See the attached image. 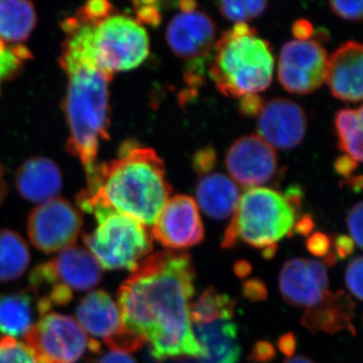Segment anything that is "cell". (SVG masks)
<instances>
[{
    "instance_id": "cell-1",
    "label": "cell",
    "mask_w": 363,
    "mask_h": 363,
    "mask_svg": "<svg viewBox=\"0 0 363 363\" xmlns=\"http://www.w3.org/2000/svg\"><path fill=\"white\" fill-rule=\"evenodd\" d=\"M194 281L190 255L162 252L145 257L119 289L124 326L150 344L157 362L199 359L206 353L191 322Z\"/></svg>"
},
{
    "instance_id": "cell-2",
    "label": "cell",
    "mask_w": 363,
    "mask_h": 363,
    "mask_svg": "<svg viewBox=\"0 0 363 363\" xmlns=\"http://www.w3.org/2000/svg\"><path fill=\"white\" fill-rule=\"evenodd\" d=\"M171 193L164 162L156 150L128 142L116 159L98 164L94 179L79 194L77 204L84 212L94 206L111 208L152 226Z\"/></svg>"
},
{
    "instance_id": "cell-3",
    "label": "cell",
    "mask_w": 363,
    "mask_h": 363,
    "mask_svg": "<svg viewBox=\"0 0 363 363\" xmlns=\"http://www.w3.org/2000/svg\"><path fill=\"white\" fill-rule=\"evenodd\" d=\"M61 65L68 76L65 100L70 130L68 147L82 162L88 186L96 173L99 143L108 138V85L113 76L66 54H62Z\"/></svg>"
},
{
    "instance_id": "cell-4",
    "label": "cell",
    "mask_w": 363,
    "mask_h": 363,
    "mask_svg": "<svg viewBox=\"0 0 363 363\" xmlns=\"http://www.w3.org/2000/svg\"><path fill=\"white\" fill-rule=\"evenodd\" d=\"M67 33L63 54L92 64L113 76L133 70L149 56L150 39L138 21L109 14L88 21L75 16L64 23Z\"/></svg>"
},
{
    "instance_id": "cell-5",
    "label": "cell",
    "mask_w": 363,
    "mask_h": 363,
    "mask_svg": "<svg viewBox=\"0 0 363 363\" xmlns=\"http://www.w3.org/2000/svg\"><path fill=\"white\" fill-rule=\"evenodd\" d=\"M301 197L297 188H290L286 195L269 188L247 189L240 196L222 247L233 248L241 240L272 259L279 241L294 233Z\"/></svg>"
},
{
    "instance_id": "cell-6",
    "label": "cell",
    "mask_w": 363,
    "mask_h": 363,
    "mask_svg": "<svg viewBox=\"0 0 363 363\" xmlns=\"http://www.w3.org/2000/svg\"><path fill=\"white\" fill-rule=\"evenodd\" d=\"M274 66L269 43L247 23H236L215 44L210 77L222 94L242 97L267 89Z\"/></svg>"
},
{
    "instance_id": "cell-7",
    "label": "cell",
    "mask_w": 363,
    "mask_h": 363,
    "mask_svg": "<svg viewBox=\"0 0 363 363\" xmlns=\"http://www.w3.org/2000/svg\"><path fill=\"white\" fill-rule=\"evenodd\" d=\"M102 267L85 248L67 247L50 262L40 264L30 277V292L40 316L54 305H67L74 292L90 291L100 283Z\"/></svg>"
},
{
    "instance_id": "cell-8",
    "label": "cell",
    "mask_w": 363,
    "mask_h": 363,
    "mask_svg": "<svg viewBox=\"0 0 363 363\" xmlns=\"http://www.w3.org/2000/svg\"><path fill=\"white\" fill-rule=\"evenodd\" d=\"M88 213L97 225L83 240L101 267L133 272L152 252V235L140 222L107 207L94 206Z\"/></svg>"
},
{
    "instance_id": "cell-9",
    "label": "cell",
    "mask_w": 363,
    "mask_h": 363,
    "mask_svg": "<svg viewBox=\"0 0 363 363\" xmlns=\"http://www.w3.org/2000/svg\"><path fill=\"white\" fill-rule=\"evenodd\" d=\"M23 338L38 363H77L87 351H100L74 318L58 313L40 316Z\"/></svg>"
},
{
    "instance_id": "cell-10",
    "label": "cell",
    "mask_w": 363,
    "mask_h": 363,
    "mask_svg": "<svg viewBox=\"0 0 363 363\" xmlns=\"http://www.w3.org/2000/svg\"><path fill=\"white\" fill-rule=\"evenodd\" d=\"M76 315L84 331L104 339L111 350L133 352L145 344V339L125 328L118 305L104 291L88 294L78 305Z\"/></svg>"
},
{
    "instance_id": "cell-11",
    "label": "cell",
    "mask_w": 363,
    "mask_h": 363,
    "mask_svg": "<svg viewBox=\"0 0 363 363\" xmlns=\"http://www.w3.org/2000/svg\"><path fill=\"white\" fill-rule=\"evenodd\" d=\"M83 218L70 203L55 198L43 203L28 217V238L35 248L52 253L72 247L80 235Z\"/></svg>"
},
{
    "instance_id": "cell-12",
    "label": "cell",
    "mask_w": 363,
    "mask_h": 363,
    "mask_svg": "<svg viewBox=\"0 0 363 363\" xmlns=\"http://www.w3.org/2000/svg\"><path fill=\"white\" fill-rule=\"evenodd\" d=\"M327 63V52L317 40H291L279 52V82L294 94L311 93L325 82Z\"/></svg>"
},
{
    "instance_id": "cell-13",
    "label": "cell",
    "mask_w": 363,
    "mask_h": 363,
    "mask_svg": "<svg viewBox=\"0 0 363 363\" xmlns=\"http://www.w3.org/2000/svg\"><path fill=\"white\" fill-rule=\"evenodd\" d=\"M152 236L172 250H187L202 242L204 226L195 200L186 195L169 198L152 224Z\"/></svg>"
},
{
    "instance_id": "cell-14",
    "label": "cell",
    "mask_w": 363,
    "mask_h": 363,
    "mask_svg": "<svg viewBox=\"0 0 363 363\" xmlns=\"http://www.w3.org/2000/svg\"><path fill=\"white\" fill-rule=\"evenodd\" d=\"M226 168L236 185L252 189L271 180L278 168V157L259 135L243 136L231 145Z\"/></svg>"
},
{
    "instance_id": "cell-15",
    "label": "cell",
    "mask_w": 363,
    "mask_h": 363,
    "mask_svg": "<svg viewBox=\"0 0 363 363\" xmlns=\"http://www.w3.org/2000/svg\"><path fill=\"white\" fill-rule=\"evenodd\" d=\"M257 130L272 149H294L304 140L307 130L304 109L286 98L269 100L259 113Z\"/></svg>"
},
{
    "instance_id": "cell-16",
    "label": "cell",
    "mask_w": 363,
    "mask_h": 363,
    "mask_svg": "<svg viewBox=\"0 0 363 363\" xmlns=\"http://www.w3.org/2000/svg\"><path fill=\"white\" fill-rule=\"evenodd\" d=\"M279 286L286 302L311 309L329 293L326 267L315 259L289 260L279 274Z\"/></svg>"
},
{
    "instance_id": "cell-17",
    "label": "cell",
    "mask_w": 363,
    "mask_h": 363,
    "mask_svg": "<svg viewBox=\"0 0 363 363\" xmlns=\"http://www.w3.org/2000/svg\"><path fill=\"white\" fill-rule=\"evenodd\" d=\"M166 37L177 56L201 64L213 48L216 28L203 11H182L169 21Z\"/></svg>"
},
{
    "instance_id": "cell-18",
    "label": "cell",
    "mask_w": 363,
    "mask_h": 363,
    "mask_svg": "<svg viewBox=\"0 0 363 363\" xmlns=\"http://www.w3.org/2000/svg\"><path fill=\"white\" fill-rule=\"evenodd\" d=\"M363 49L357 42H348L332 54L327 63L326 81L332 94L344 101L362 99Z\"/></svg>"
},
{
    "instance_id": "cell-19",
    "label": "cell",
    "mask_w": 363,
    "mask_h": 363,
    "mask_svg": "<svg viewBox=\"0 0 363 363\" xmlns=\"http://www.w3.org/2000/svg\"><path fill=\"white\" fill-rule=\"evenodd\" d=\"M16 185L26 200L43 204L59 194L63 176L56 162L48 157H35L21 164L16 175Z\"/></svg>"
},
{
    "instance_id": "cell-20",
    "label": "cell",
    "mask_w": 363,
    "mask_h": 363,
    "mask_svg": "<svg viewBox=\"0 0 363 363\" xmlns=\"http://www.w3.org/2000/svg\"><path fill=\"white\" fill-rule=\"evenodd\" d=\"M197 340L205 350L199 359L188 363H238L240 347L238 341V326L233 318H221L207 323L193 324Z\"/></svg>"
},
{
    "instance_id": "cell-21",
    "label": "cell",
    "mask_w": 363,
    "mask_h": 363,
    "mask_svg": "<svg viewBox=\"0 0 363 363\" xmlns=\"http://www.w3.org/2000/svg\"><path fill=\"white\" fill-rule=\"evenodd\" d=\"M355 304L347 294L329 292L322 302L306 310L302 324L312 332L350 330L355 334L352 325Z\"/></svg>"
},
{
    "instance_id": "cell-22",
    "label": "cell",
    "mask_w": 363,
    "mask_h": 363,
    "mask_svg": "<svg viewBox=\"0 0 363 363\" xmlns=\"http://www.w3.org/2000/svg\"><path fill=\"white\" fill-rule=\"evenodd\" d=\"M240 189L221 173L203 177L196 189V204L207 216L224 220L233 215L240 201Z\"/></svg>"
},
{
    "instance_id": "cell-23",
    "label": "cell",
    "mask_w": 363,
    "mask_h": 363,
    "mask_svg": "<svg viewBox=\"0 0 363 363\" xmlns=\"http://www.w3.org/2000/svg\"><path fill=\"white\" fill-rule=\"evenodd\" d=\"M37 21L32 2L23 0H0V42L20 45L28 39Z\"/></svg>"
},
{
    "instance_id": "cell-24",
    "label": "cell",
    "mask_w": 363,
    "mask_h": 363,
    "mask_svg": "<svg viewBox=\"0 0 363 363\" xmlns=\"http://www.w3.org/2000/svg\"><path fill=\"white\" fill-rule=\"evenodd\" d=\"M33 297L28 292L0 296V336L25 337L33 328Z\"/></svg>"
},
{
    "instance_id": "cell-25",
    "label": "cell",
    "mask_w": 363,
    "mask_h": 363,
    "mask_svg": "<svg viewBox=\"0 0 363 363\" xmlns=\"http://www.w3.org/2000/svg\"><path fill=\"white\" fill-rule=\"evenodd\" d=\"M30 260V250L20 234L7 229L0 230V283L21 278Z\"/></svg>"
},
{
    "instance_id": "cell-26",
    "label": "cell",
    "mask_w": 363,
    "mask_h": 363,
    "mask_svg": "<svg viewBox=\"0 0 363 363\" xmlns=\"http://www.w3.org/2000/svg\"><path fill=\"white\" fill-rule=\"evenodd\" d=\"M339 147L355 162L362 161V107L343 109L335 118Z\"/></svg>"
},
{
    "instance_id": "cell-27",
    "label": "cell",
    "mask_w": 363,
    "mask_h": 363,
    "mask_svg": "<svg viewBox=\"0 0 363 363\" xmlns=\"http://www.w3.org/2000/svg\"><path fill=\"white\" fill-rule=\"evenodd\" d=\"M235 302L228 296L208 288L194 303H191L190 317L193 324L207 323L221 318H233Z\"/></svg>"
},
{
    "instance_id": "cell-28",
    "label": "cell",
    "mask_w": 363,
    "mask_h": 363,
    "mask_svg": "<svg viewBox=\"0 0 363 363\" xmlns=\"http://www.w3.org/2000/svg\"><path fill=\"white\" fill-rule=\"evenodd\" d=\"M32 57L23 45H9L0 42V90L6 81L16 75Z\"/></svg>"
},
{
    "instance_id": "cell-29",
    "label": "cell",
    "mask_w": 363,
    "mask_h": 363,
    "mask_svg": "<svg viewBox=\"0 0 363 363\" xmlns=\"http://www.w3.org/2000/svg\"><path fill=\"white\" fill-rule=\"evenodd\" d=\"M0 363H38L33 351L16 339H0Z\"/></svg>"
},
{
    "instance_id": "cell-30",
    "label": "cell",
    "mask_w": 363,
    "mask_h": 363,
    "mask_svg": "<svg viewBox=\"0 0 363 363\" xmlns=\"http://www.w3.org/2000/svg\"><path fill=\"white\" fill-rule=\"evenodd\" d=\"M345 283L348 291L357 300L362 298V257H357L351 260L345 272Z\"/></svg>"
},
{
    "instance_id": "cell-31",
    "label": "cell",
    "mask_w": 363,
    "mask_h": 363,
    "mask_svg": "<svg viewBox=\"0 0 363 363\" xmlns=\"http://www.w3.org/2000/svg\"><path fill=\"white\" fill-rule=\"evenodd\" d=\"M217 6L224 18L234 23H247L250 20L245 1H219Z\"/></svg>"
},
{
    "instance_id": "cell-32",
    "label": "cell",
    "mask_w": 363,
    "mask_h": 363,
    "mask_svg": "<svg viewBox=\"0 0 363 363\" xmlns=\"http://www.w3.org/2000/svg\"><path fill=\"white\" fill-rule=\"evenodd\" d=\"M362 202H358L352 207L347 216L350 238L359 250L362 247Z\"/></svg>"
},
{
    "instance_id": "cell-33",
    "label": "cell",
    "mask_w": 363,
    "mask_h": 363,
    "mask_svg": "<svg viewBox=\"0 0 363 363\" xmlns=\"http://www.w3.org/2000/svg\"><path fill=\"white\" fill-rule=\"evenodd\" d=\"M332 11L338 16L348 21H358L362 18V1H331Z\"/></svg>"
},
{
    "instance_id": "cell-34",
    "label": "cell",
    "mask_w": 363,
    "mask_h": 363,
    "mask_svg": "<svg viewBox=\"0 0 363 363\" xmlns=\"http://www.w3.org/2000/svg\"><path fill=\"white\" fill-rule=\"evenodd\" d=\"M216 161V154L211 147L199 150L193 160L196 173L199 175H209L210 172L214 169Z\"/></svg>"
},
{
    "instance_id": "cell-35",
    "label": "cell",
    "mask_w": 363,
    "mask_h": 363,
    "mask_svg": "<svg viewBox=\"0 0 363 363\" xmlns=\"http://www.w3.org/2000/svg\"><path fill=\"white\" fill-rule=\"evenodd\" d=\"M307 248L315 257H327L332 252L331 238L320 233L312 234L307 241Z\"/></svg>"
},
{
    "instance_id": "cell-36",
    "label": "cell",
    "mask_w": 363,
    "mask_h": 363,
    "mask_svg": "<svg viewBox=\"0 0 363 363\" xmlns=\"http://www.w3.org/2000/svg\"><path fill=\"white\" fill-rule=\"evenodd\" d=\"M334 245V257L336 259H344L352 255L355 250V245L350 236L338 235L332 240Z\"/></svg>"
},
{
    "instance_id": "cell-37",
    "label": "cell",
    "mask_w": 363,
    "mask_h": 363,
    "mask_svg": "<svg viewBox=\"0 0 363 363\" xmlns=\"http://www.w3.org/2000/svg\"><path fill=\"white\" fill-rule=\"evenodd\" d=\"M274 354L276 352L271 343L267 341H259L253 347L250 359L252 362L266 363L271 362Z\"/></svg>"
},
{
    "instance_id": "cell-38",
    "label": "cell",
    "mask_w": 363,
    "mask_h": 363,
    "mask_svg": "<svg viewBox=\"0 0 363 363\" xmlns=\"http://www.w3.org/2000/svg\"><path fill=\"white\" fill-rule=\"evenodd\" d=\"M262 106H264V102L259 94H248L240 97V108L241 113L245 116L259 114Z\"/></svg>"
},
{
    "instance_id": "cell-39",
    "label": "cell",
    "mask_w": 363,
    "mask_h": 363,
    "mask_svg": "<svg viewBox=\"0 0 363 363\" xmlns=\"http://www.w3.org/2000/svg\"><path fill=\"white\" fill-rule=\"evenodd\" d=\"M243 295L252 301L264 300L267 296V286L259 279H250L243 286Z\"/></svg>"
},
{
    "instance_id": "cell-40",
    "label": "cell",
    "mask_w": 363,
    "mask_h": 363,
    "mask_svg": "<svg viewBox=\"0 0 363 363\" xmlns=\"http://www.w3.org/2000/svg\"><path fill=\"white\" fill-rule=\"evenodd\" d=\"M142 7H138V18L143 23L157 25L161 21L156 2H143Z\"/></svg>"
},
{
    "instance_id": "cell-41",
    "label": "cell",
    "mask_w": 363,
    "mask_h": 363,
    "mask_svg": "<svg viewBox=\"0 0 363 363\" xmlns=\"http://www.w3.org/2000/svg\"><path fill=\"white\" fill-rule=\"evenodd\" d=\"M96 363H136L128 353L111 350L98 358Z\"/></svg>"
},
{
    "instance_id": "cell-42",
    "label": "cell",
    "mask_w": 363,
    "mask_h": 363,
    "mask_svg": "<svg viewBox=\"0 0 363 363\" xmlns=\"http://www.w3.org/2000/svg\"><path fill=\"white\" fill-rule=\"evenodd\" d=\"M314 32V28L309 21L306 20L298 21L293 26L294 35L296 37V40H310L311 35Z\"/></svg>"
},
{
    "instance_id": "cell-43",
    "label": "cell",
    "mask_w": 363,
    "mask_h": 363,
    "mask_svg": "<svg viewBox=\"0 0 363 363\" xmlns=\"http://www.w3.org/2000/svg\"><path fill=\"white\" fill-rule=\"evenodd\" d=\"M357 162L348 156H341L335 162V169L338 174L348 178L353 171L357 168Z\"/></svg>"
},
{
    "instance_id": "cell-44",
    "label": "cell",
    "mask_w": 363,
    "mask_h": 363,
    "mask_svg": "<svg viewBox=\"0 0 363 363\" xmlns=\"http://www.w3.org/2000/svg\"><path fill=\"white\" fill-rule=\"evenodd\" d=\"M296 346H297V343H296V338L293 333H286L279 340V350L288 357H293Z\"/></svg>"
},
{
    "instance_id": "cell-45",
    "label": "cell",
    "mask_w": 363,
    "mask_h": 363,
    "mask_svg": "<svg viewBox=\"0 0 363 363\" xmlns=\"http://www.w3.org/2000/svg\"><path fill=\"white\" fill-rule=\"evenodd\" d=\"M313 228H314V221H313L312 217L305 215L296 222L294 233L296 231L301 235H309L312 233Z\"/></svg>"
},
{
    "instance_id": "cell-46",
    "label": "cell",
    "mask_w": 363,
    "mask_h": 363,
    "mask_svg": "<svg viewBox=\"0 0 363 363\" xmlns=\"http://www.w3.org/2000/svg\"><path fill=\"white\" fill-rule=\"evenodd\" d=\"M245 6H247L248 16L250 20L252 18H257L260 14L266 11L267 2L264 0H259V1H245Z\"/></svg>"
},
{
    "instance_id": "cell-47",
    "label": "cell",
    "mask_w": 363,
    "mask_h": 363,
    "mask_svg": "<svg viewBox=\"0 0 363 363\" xmlns=\"http://www.w3.org/2000/svg\"><path fill=\"white\" fill-rule=\"evenodd\" d=\"M234 271H235V274H238V277H247L248 274H250V271H252V267L248 262H245V260H241V262H238V264L234 267Z\"/></svg>"
},
{
    "instance_id": "cell-48",
    "label": "cell",
    "mask_w": 363,
    "mask_h": 363,
    "mask_svg": "<svg viewBox=\"0 0 363 363\" xmlns=\"http://www.w3.org/2000/svg\"><path fill=\"white\" fill-rule=\"evenodd\" d=\"M6 192L7 188L6 178H4V171L1 164H0V204H1L2 201L4 200V198H6Z\"/></svg>"
},
{
    "instance_id": "cell-49",
    "label": "cell",
    "mask_w": 363,
    "mask_h": 363,
    "mask_svg": "<svg viewBox=\"0 0 363 363\" xmlns=\"http://www.w3.org/2000/svg\"><path fill=\"white\" fill-rule=\"evenodd\" d=\"M348 185H350V187H352L353 190L359 191L362 187V177H352V178L350 179V183H348Z\"/></svg>"
},
{
    "instance_id": "cell-50",
    "label": "cell",
    "mask_w": 363,
    "mask_h": 363,
    "mask_svg": "<svg viewBox=\"0 0 363 363\" xmlns=\"http://www.w3.org/2000/svg\"><path fill=\"white\" fill-rule=\"evenodd\" d=\"M197 4L194 1H182L180 2V9L182 11H195Z\"/></svg>"
},
{
    "instance_id": "cell-51",
    "label": "cell",
    "mask_w": 363,
    "mask_h": 363,
    "mask_svg": "<svg viewBox=\"0 0 363 363\" xmlns=\"http://www.w3.org/2000/svg\"><path fill=\"white\" fill-rule=\"evenodd\" d=\"M284 363H315L312 362L309 358L302 357V355H298V357H291L289 358L288 360H286Z\"/></svg>"
}]
</instances>
